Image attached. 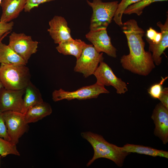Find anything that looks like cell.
<instances>
[{"label":"cell","mask_w":168,"mask_h":168,"mask_svg":"<svg viewBox=\"0 0 168 168\" xmlns=\"http://www.w3.org/2000/svg\"><path fill=\"white\" fill-rule=\"evenodd\" d=\"M122 29L126 37L129 50L128 54L124 55L121 57L122 67L134 73L148 75L155 65L151 52L145 50V44L143 39L144 31L134 19L123 23Z\"/></svg>","instance_id":"1"},{"label":"cell","mask_w":168,"mask_h":168,"mask_svg":"<svg viewBox=\"0 0 168 168\" xmlns=\"http://www.w3.org/2000/svg\"><path fill=\"white\" fill-rule=\"evenodd\" d=\"M161 103L168 109V88L165 87L163 89L161 95L158 99Z\"/></svg>","instance_id":"29"},{"label":"cell","mask_w":168,"mask_h":168,"mask_svg":"<svg viewBox=\"0 0 168 168\" xmlns=\"http://www.w3.org/2000/svg\"><path fill=\"white\" fill-rule=\"evenodd\" d=\"M168 78V76L165 78L161 77V79L160 82L152 85L148 89V92L152 98L159 99L162 91V85Z\"/></svg>","instance_id":"24"},{"label":"cell","mask_w":168,"mask_h":168,"mask_svg":"<svg viewBox=\"0 0 168 168\" xmlns=\"http://www.w3.org/2000/svg\"><path fill=\"white\" fill-rule=\"evenodd\" d=\"M3 114L11 141L17 144L20 138L29 129L25 114L12 111H6Z\"/></svg>","instance_id":"8"},{"label":"cell","mask_w":168,"mask_h":168,"mask_svg":"<svg viewBox=\"0 0 168 168\" xmlns=\"http://www.w3.org/2000/svg\"><path fill=\"white\" fill-rule=\"evenodd\" d=\"M0 63L1 64L25 65L26 63L8 45L0 42Z\"/></svg>","instance_id":"20"},{"label":"cell","mask_w":168,"mask_h":168,"mask_svg":"<svg viewBox=\"0 0 168 168\" xmlns=\"http://www.w3.org/2000/svg\"><path fill=\"white\" fill-rule=\"evenodd\" d=\"M10 32H9L5 33L2 37L0 39V42L4 38L6 37L9 34Z\"/></svg>","instance_id":"30"},{"label":"cell","mask_w":168,"mask_h":168,"mask_svg":"<svg viewBox=\"0 0 168 168\" xmlns=\"http://www.w3.org/2000/svg\"><path fill=\"white\" fill-rule=\"evenodd\" d=\"M93 75L97 83L104 86H112L118 94H124L128 91L126 83L116 76L111 68L103 61L100 63Z\"/></svg>","instance_id":"9"},{"label":"cell","mask_w":168,"mask_h":168,"mask_svg":"<svg viewBox=\"0 0 168 168\" xmlns=\"http://www.w3.org/2000/svg\"><path fill=\"white\" fill-rule=\"evenodd\" d=\"M93 10L90 27V30L107 28L115 15L119 4L118 1L103 2L101 0L87 1Z\"/></svg>","instance_id":"4"},{"label":"cell","mask_w":168,"mask_h":168,"mask_svg":"<svg viewBox=\"0 0 168 168\" xmlns=\"http://www.w3.org/2000/svg\"><path fill=\"white\" fill-rule=\"evenodd\" d=\"M157 26L160 28L162 34L161 40L157 43L154 44L146 39L149 44V51L152 53V58L154 63L157 65H160L161 62L162 54L168 47V17L164 24L160 21L156 23Z\"/></svg>","instance_id":"14"},{"label":"cell","mask_w":168,"mask_h":168,"mask_svg":"<svg viewBox=\"0 0 168 168\" xmlns=\"http://www.w3.org/2000/svg\"><path fill=\"white\" fill-rule=\"evenodd\" d=\"M0 137L11 141L8 133L3 112L1 111H0Z\"/></svg>","instance_id":"27"},{"label":"cell","mask_w":168,"mask_h":168,"mask_svg":"<svg viewBox=\"0 0 168 168\" xmlns=\"http://www.w3.org/2000/svg\"><path fill=\"white\" fill-rule=\"evenodd\" d=\"M86 44L80 39L73 38L61 42L56 47L57 50L64 55H70L78 59Z\"/></svg>","instance_id":"17"},{"label":"cell","mask_w":168,"mask_h":168,"mask_svg":"<svg viewBox=\"0 0 168 168\" xmlns=\"http://www.w3.org/2000/svg\"><path fill=\"white\" fill-rule=\"evenodd\" d=\"M81 135L91 144L94 150L93 156L86 164L87 167L98 159L105 158L121 167L126 157L130 154L123 151L121 147L109 143L100 135L90 131L82 132Z\"/></svg>","instance_id":"2"},{"label":"cell","mask_w":168,"mask_h":168,"mask_svg":"<svg viewBox=\"0 0 168 168\" xmlns=\"http://www.w3.org/2000/svg\"><path fill=\"white\" fill-rule=\"evenodd\" d=\"M21 113L25 114L31 107L43 101L41 94L30 81L25 89Z\"/></svg>","instance_id":"18"},{"label":"cell","mask_w":168,"mask_h":168,"mask_svg":"<svg viewBox=\"0 0 168 168\" xmlns=\"http://www.w3.org/2000/svg\"><path fill=\"white\" fill-rule=\"evenodd\" d=\"M2 0H0V4H1V2H2Z\"/></svg>","instance_id":"32"},{"label":"cell","mask_w":168,"mask_h":168,"mask_svg":"<svg viewBox=\"0 0 168 168\" xmlns=\"http://www.w3.org/2000/svg\"><path fill=\"white\" fill-rule=\"evenodd\" d=\"M16 144L0 137V155L5 157L9 155H14L19 156L20 153L18 151Z\"/></svg>","instance_id":"22"},{"label":"cell","mask_w":168,"mask_h":168,"mask_svg":"<svg viewBox=\"0 0 168 168\" xmlns=\"http://www.w3.org/2000/svg\"><path fill=\"white\" fill-rule=\"evenodd\" d=\"M141 0H121L119 3L118 7L113 19L119 26L123 25L122 17L125 9L129 6Z\"/></svg>","instance_id":"23"},{"label":"cell","mask_w":168,"mask_h":168,"mask_svg":"<svg viewBox=\"0 0 168 168\" xmlns=\"http://www.w3.org/2000/svg\"><path fill=\"white\" fill-rule=\"evenodd\" d=\"M26 0H2L1 4L2 12L0 21L9 22L17 18L24 9Z\"/></svg>","instance_id":"15"},{"label":"cell","mask_w":168,"mask_h":168,"mask_svg":"<svg viewBox=\"0 0 168 168\" xmlns=\"http://www.w3.org/2000/svg\"><path fill=\"white\" fill-rule=\"evenodd\" d=\"M110 91L105 86L96 82L88 86H83L76 91H66L62 89L55 90L52 93V99L54 102L63 100H70L77 99L78 100H85L96 98L100 94H108Z\"/></svg>","instance_id":"5"},{"label":"cell","mask_w":168,"mask_h":168,"mask_svg":"<svg viewBox=\"0 0 168 168\" xmlns=\"http://www.w3.org/2000/svg\"><path fill=\"white\" fill-rule=\"evenodd\" d=\"M106 29L90 30L86 35V37L92 44L97 52H104L108 56L115 58L117 57V49L111 43Z\"/></svg>","instance_id":"10"},{"label":"cell","mask_w":168,"mask_h":168,"mask_svg":"<svg viewBox=\"0 0 168 168\" xmlns=\"http://www.w3.org/2000/svg\"><path fill=\"white\" fill-rule=\"evenodd\" d=\"M14 23L12 21L4 22L0 21V39L5 33L11 32L13 28Z\"/></svg>","instance_id":"28"},{"label":"cell","mask_w":168,"mask_h":168,"mask_svg":"<svg viewBox=\"0 0 168 168\" xmlns=\"http://www.w3.org/2000/svg\"><path fill=\"white\" fill-rule=\"evenodd\" d=\"M25 92V89L14 90L2 88L0 92V111H12L21 113L22 97Z\"/></svg>","instance_id":"11"},{"label":"cell","mask_w":168,"mask_h":168,"mask_svg":"<svg viewBox=\"0 0 168 168\" xmlns=\"http://www.w3.org/2000/svg\"><path fill=\"white\" fill-rule=\"evenodd\" d=\"M121 147L123 151L128 153H136L154 157L159 156L168 158L167 151L158 150L149 147L127 143Z\"/></svg>","instance_id":"19"},{"label":"cell","mask_w":168,"mask_h":168,"mask_svg":"<svg viewBox=\"0 0 168 168\" xmlns=\"http://www.w3.org/2000/svg\"><path fill=\"white\" fill-rule=\"evenodd\" d=\"M167 1L168 0H141L128 7L124 10V14L127 15L136 14L139 16L142 13L144 9L152 3Z\"/></svg>","instance_id":"21"},{"label":"cell","mask_w":168,"mask_h":168,"mask_svg":"<svg viewBox=\"0 0 168 168\" xmlns=\"http://www.w3.org/2000/svg\"><path fill=\"white\" fill-rule=\"evenodd\" d=\"M49 28L48 31L56 44L70 40L71 30L68 23L63 17L55 16L49 22Z\"/></svg>","instance_id":"13"},{"label":"cell","mask_w":168,"mask_h":168,"mask_svg":"<svg viewBox=\"0 0 168 168\" xmlns=\"http://www.w3.org/2000/svg\"><path fill=\"white\" fill-rule=\"evenodd\" d=\"M30 77L26 65L1 64L0 66V80L6 89H25L30 82Z\"/></svg>","instance_id":"3"},{"label":"cell","mask_w":168,"mask_h":168,"mask_svg":"<svg viewBox=\"0 0 168 168\" xmlns=\"http://www.w3.org/2000/svg\"><path fill=\"white\" fill-rule=\"evenodd\" d=\"M8 45L27 63L31 56L37 51L39 42L24 33H11Z\"/></svg>","instance_id":"7"},{"label":"cell","mask_w":168,"mask_h":168,"mask_svg":"<svg viewBox=\"0 0 168 168\" xmlns=\"http://www.w3.org/2000/svg\"><path fill=\"white\" fill-rule=\"evenodd\" d=\"M3 87H4L3 86V85L2 83L1 82V81L0 80V92L1 90V89Z\"/></svg>","instance_id":"31"},{"label":"cell","mask_w":168,"mask_h":168,"mask_svg":"<svg viewBox=\"0 0 168 168\" xmlns=\"http://www.w3.org/2000/svg\"><path fill=\"white\" fill-rule=\"evenodd\" d=\"M52 112L50 105L43 101L33 106L26 111L24 114L25 119L28 124L36 122L50 115Z\"/></svg>","instance_id":"16"},{"label":"cell","mask_w":168,"mask_h":168,"mask_svg":"<svg viewBox=\"0 0 168 168\" xmlns=\"http://www.w3.org/2000/svg\"><path fill=\"white\" fill-rule=\"evenodd\" d=\"M55 0H26V4L24 9L25 12H29L33 8L38 7L43 3Z\"/></svg>","instance_id":"26"},{"label":"cell","mask_w":168,"mask_h":168,"mask_svg":"<svg viewBox=\"0 0 168 168\" xmlns=\"http://www.w3.org/2000/svg\"><path fill=\"white\" fill-rule=\"evenodd\" d=\"M103 53L97 52L92 44H86L74 68L75 72L82 73L86 78L93 74L99 63L103 61Z\"/></svg>","instance_id":"6"},{"label":"cell","mask_w":168,"mask_h":168,"mask_svg":"<svg viewBox=\"0 0 168 168\" xmlns=\"http://www.w3.org/2000/svg\"><path fill=\"white\" fill-rule=\"evenodd\" d=\"M146 36V39L153 43L156 44L161 40L162 34L161 32H158L152 27H150L147 31Z\"/></svg>","instance_id":"25"},{"label":"cell","mask_w":168,"mask_h":168,"mask_svg":"<svg viewBox=\"0 0 168 168\" xmlns=\"http://www.w3.org/2000/svg\"><path fill=\"white\" fill-rule=\"evenodd\" d=\"M151 118L155 125L154 135L164 144L168 142V109L161 102L157 104L152 112Z\"/></svg>","instance_id":"12"}]
</instances>
